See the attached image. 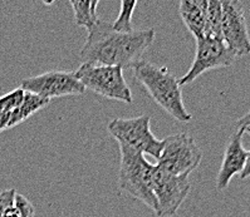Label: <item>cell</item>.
<instances>
[{"instance_id": "cell-3", "label": "cell", "mask_w": 250, "mask_h": 217, "mask_svg": "<svg viewBox=\"0 0 250 217\" xmlns=\"http://www.w3.org/2000/svg\"><path fill=\"white\" fill-rule=\"evenodd\" d=\"M121 151L118 187L132 198L156 212L157 203L152 191V173L155 166L148 163L145 155L118 143Z\"/></svg>"}, {"instance_id": "cell-21", "label": "cell", "mask_w": 250, "mask_h": 217, "mask_svg": "<svg viewBox=\"0 0 250 217\" xmlns=\"http://www.w3.org/2000/svg\"><path fill=\"white\" fill-rule=\"evenodd\" d=\"M240 179H245L248 177H250V151H248V157H247V162H245V166L241 171V173L239 175Z\"/></svg>"}, {"instance_id": "cell-10", "label": "cell", "mask_w": 250, "mask_h": 217, "mask_svg": "<svg viewBox=\"0 0 250 217\" xmlns=\"http://www.w3.org/2000/svg\"><path fill=\"white\" fill-rule=\"evenodd\" d=\"M221 9L224 43L238 57L250 54V37L243 4L236 0H225L221 1Z\"/></svg>"}, {"instance_id": "cell-17", "label": "cell", "mask_w": 250, "mask_h": 217, "mask_svg": "<svg viewBox=\"0 0 250 217\" xmlns=\"http://www.w3.org/2000/svg\"><path fill=\"white\" fill-rule=\"evenodd\" d=\"M36 216V208L32 205L29 199L25 198L23 195L17 194L14 205L5 208L0 217H34Z\"/></svg>"}, {"instance_id": "cell-7", "label": "cell", "mask_w": 250, "mask_h": 217, "mask_svg": "<svg viewBox=\"0 0 250 217\" xmlns=\"http://www.w3.org/2000/svg\"><path fill=\"white\" fill-rule=\"evenodd\" d=\"M236 58L238 56L221 39L209 38V37L196 39L194 62L185 76L179 80L180 87L192 83L197 77H200L206 72L230 67L235 62Z\"/></svg>"}, {"instance_id": "cell-1", "label": "cell", "mask_w": 250, "mask_h": 217, "mask_svg": "<svg viewBox=\"0 0 250 217\" xmlns=\"http://www.w3.org/2000/svg\"><path fill=\"white\" fill-rule=\"evenodd\" d=\"M155 29H140L121 33L112 28V23L98 21L88 30L80 57L82 64L109 65L127 69L139 64L145 52L155 40Z\"/></svg>"}, {"instance_id": "cell-11", "label": "cell", "mask_w": 250, "mask_h": 217, "mask_svg": "<svg viewBox=\"0 0 250 217\" xmlns=\"http://www.w3.org/2000/svg\"><path fill=\"white\" fill-rule=\"evenodd\" d=\"M243 136H244V129L238 128L230 136L228 141L223 162H221L218 173V178H216L218 191L225 190L229 186L232 177L240 175L244 168L248 151L243 147Z\"/></svg>"}, {"instance_id": "cell-13", "label": "cell", "mask_w": 250, "mask_h": 217, "mask_svg": "<svg viewBox=\"0 0 250 217\" xmlns=\"http://www.w3.org/2000/svg\"><path fill=\"white\" fill-rule=\"evenodd\" d=\"M48 104H49V99L39 97V96L30 93V92H24V99L21 104L10 113L9 129L18 126L24 120H27L28 118L32 117L33 115H36L37 112L41 111L42 108H44Z\"/></svg>"}, {"instance_id": "cell-23", "label": "cell", "mask_w": 250, "mask_h": 217, "mask_svg": "<svg viewBox=\"0 0 250 217\" xmlns=\"http://www.w3.org/2000/svg\"><path fill=\"white\" fill-rule=\"evenodd\" d=\"M238 128H239V127H238ZM243 129H244V133H249V135H250V126L243 127Z\"/></svg>"}, {"instance_id": "cell-12", "label": "cell", "mask_w": 250, "mask_h": 217, "mask_svg": "<svg viewBox=\"0 0 250 217\" xmlns=\"http://www.w3.org/2000/svg\"><path fill=\"white\" fill-rule=\"evenodd\" d=\"M206 12L208 0H181L179 3L180 17L195 39L204 38Z\"/></svg>"}, {"instance_id": "cell-14", "label": "cell", "mask_w": 250, "mask_h": 217, "mask_svg": "<svg viewBox=\"0 0 250 217\" xmlns=\"http://www.w3.org/2000/svg\"><path fill=\"white\" fill-rule=\"evenodd\" d=\"M69 4L73 9L76 25L78 27H83L89 30L100 21L97 14V6L100 4V0H92V1L71 0Z\"/></svg>"}, {"instance_id": "cell-8", "label": "cell", "mask_w": 250, "mask_h": 217, "mask_svg": "<svg viewBox=\"0 0 250 217\" xmlns=\"http://www.w3.org/2000/svg\"><path fill=\"white\" fill-rule=\"evenodd\" d=\"M188 176H175L155 166L152 173V191L156 198L157 217H172L190 192Z\"/></svg>"}, {"instance_id": "cell-4", "label": "cell", "mask_w": 250, "mask_h": 217, "mask_svg": "<svg viewBox=\"0 0 250 217\" xmlns=\"http://www.w3.org/2000/svg\"><path fill=\"white\" fill-rule=\"evenodd\" d=\"M74 74L85 89L112 100L132 102V93L120 67L81 64Z\"/></svg>"}, {"instance_id": "cell-9", "label": "cell", "mask_w": 250, "mask_h": 217, "mask_svg": "<svg viewBox=\"0 0 250 217\" xmlns=\"http://www.w3.org/2000/svg\"><path fill=\"white\" fill-rule=\"evenodd\" d=\"M24 92H30L45 99L78 96L85 92L82 83L77 79L74 72L50 71L47 73L29 77L21 80L19 85Z\"/></svg>"}, {"instance_id": "cell-19", "label": "cell", "mask_w": 250, "mask_h": 217, "mask_svg": "<svg viewBox=\"0 0 250 217\" xmlns=\"http://www.w3.org/2000/svg\"><path fill=\"white\" fill-rule=\"evenodd\" d=\"M17 191L14 188L10 190H4L0 192V214L5 210V208L10 207L14 205L15 202V196H17Z\"/></svg>"}, {"instance_id": "cell-20", "label": "cell", "mask_w": 250, "mask_h": 217, "mask_svg": "<svg viewBox=\"0 0 250 217\" xmlns=\"http://www.w3.org/2000/svg\"><path fill=\"white\" fill-rule=\"evenodd\" d=\"M9 122L10 113L0 111V132H3L5 129H9Z\"/></svg>"}, {"instance_id": "cell-2", "label": "cell", "mask_w": 250, "mask_h": 217, "mask_svg": "<svg viewBox=\"0 0 250 217\" xmlns=\"http://www.w3.org/2000/svg\"><path fill=\"white\" fill-rule=\"evenodd\" d=\"M133 76L148 92L152 99L179 122L188 123L192 116L185 108L179 80L166 68L141 60L133 67Z\"/></svg>"}, {"instance_id": "cell-5", "label": "cell", "mask_w": 250, "mask_h": 217, "mask_svg": "<svg viewBox=\"0 0 250 217\" xmlns=\"http://www.w3.org/2000/svg\"><path fill=\"white\" fill-rule=\"evenodd\" d=\"M150 123L151 117L147 115L135 118H116L109 122L107 129L118 143L157 159L161 155L164 141L151 132Z\"/></svg>"}, {"instance_id": "cell-18", "label": "cell", "mask_w": 250, "mask_h": 217, "mask_svg": "<svg viewBox=\"0 0 250 217\" xmlns=\"http://www.w3.org/2000/svg\"><path fill=\"white\" fill-rule=\"evenodd\" d=\"M24 99V91L18 87L14 91L4 94L0 97V111L12 113L13 111L18 108Z\"/></svg>"}, {"instance_id": "cell-6", "label": "cell", "mask_w": 250, "mask_h": 217, "mask_svg": "<svg viewBox=\"0 0 250 217\" xmlns=\"http://www.w3.org/2000/svg\"><path fill=\"white\" fill-rule=\"evenodd\" d=\"M157 167L175 176H188L196 170L203 159V151L188 133H177L166 137Z\"/></svg>"}, {"instance_id": "cell-22", "label": "cell", "mask_w": 250, "mask_h": 217, "mask_svg": "<svg viewBox=\"0 0 250 217\" xmlns=\"http://www.w3.org/2000/svg\"><path fill=\"white\" fill-rule=\"evenodd\" d=\"M250 126V111L248 112L247 115H244L241 118L238 119V127L239 128H243V127Z\"/></svg>"}, {"instance_id": "cell-15", "label": "cell", "mask_w": 250, "mask_h": 217, "mask_svg": "<svg viewBox=\"0 0 250 217\" xmlns=\"http://www.w3.org/2000/svg\"><path fill=\"white\" fill-rule=\"evenodd\" d=\"M221 19H223L221 1H219V0H208V12H206V24L204 37L223 40Z\"/></svg>"}, {"instance_id": "cell-16", "label": "cell", "mask_w": 250, "mask_h": 217, "mask_svg": "<svg viewBox=\"0 0 250 217\" xmlns=\"http://www.w3.org/2000/svg\"><path fill=\"white\" fill-rule=\"evenodd\" d=\"M137 1H128L122 0L121 1V10L117 19L112 23V28L121 33H131L135 30L132 27V15L135 12Z\"/></svg>"}]
</instances>
